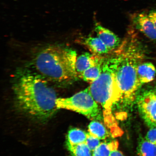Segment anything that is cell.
Instances as JSON below:
<instances>
[{"mask_svg": "<svg viewBox=\"0 0 156 156\" xmlns=\"http://www.w3.org/2000/svg\"><path fill=\"white\" fill-rule=\"evenodd\" d=\"M13 90L17 108L31 118L45 121L58 110L55 91L40 76L28 72L17 73Z\"/></svg>", "mask_w": 156, "mask_h": 156, "instance_id": "obj_1", "label": "cell"}, {"mask_svg": "<svg viewBox=\"0 0 156 156\" xmlns=\"http://www.w3.org/2000/svg\"><path fill=\"white\" fill-rule=\"evenodd\" d=\"M117 51L113 56L105 58L100 76L89 87L94 98L102 107L105 122L112 131L117 129L118 127L112 116V109L122 100L116 79L119 62Z\"/></svg>", "mask_w": 156, "mask_h": 156, "instance_id": "obj_2", "label": "cell"}, {"mask_svg": "<svg viewBox=\"0 0 156 156\" xmlns=\"http://www.w3.org/2000/svg\"><path fill=\"white\" fill-rule=\"evenodd\" d=\"M77 58L75 51L66 47L52 46L44 49L35 60L36 69L41 75L58 83H67L76 78Z\"/></svg>", "mask_w": 156, "mask_h": 156, "instance_id": "obj_3", "label": "cell"}, {"mask_svg": "<svg viewBox=\"0 0 156 156\" xmlns=\"http://www.w3.org/2000/svg\"><path fill=\"white\" fill-rule=\"evenodd\" d=\"M136 42L124 43L117 51L119 62L116 71L117 83L122 95V101L130 103L136 99L141 86L136 69L142 54Z\"/></svg>", "mask_w": 156, "mask_h": 156, "instance_id": "obj_4", "label": "cell"}, {"mask_svg": "<svg viewBox=\"0 0 156 156\" xmlns=\"http://www.w3.org/2000/svg\"><path fill=\"white\" fill-rule=\"evenodd\" d=\"M58 109L71 110L87 117L90 120L98 119L101 113L98 103L91 95L89 87L66 98H58L56 101Z\"/></svg>", "mask_w": 156, "mask_h": 156, "instance_id": "obj_5", "label": "cell"}, {"mask_svg": "<svg viewBox=\"0 0 156 156\" xmlns=\"http://www.w3.org/2000/svg\"><path fill=\"white\" fill-rule=\"evenodd\" d=\"M136 105L140 114L150 128L156 127V89L145 90L138 94Z\"/></svg>", "mask_w": 156, "mask_h": 156, "instance_id": "obj_6", "label": "cell"}, {"mask_svg": "<svg viewBox=\"0 0 156 156\" xmlns=\"http://www.w3.org/2000/svg\"><path fill=\"white\" fill-rule=\"evenodd\" d=\"M132 20L136 29L151 40H156V29L149 15L145 12L136 13Z\"/></svg>", "mask_w": 156, "mask_h": 156, "instance_id": "obj_7", "label": "cell"}, {"mask_svg": "<svg viewBox=\"0 0 156 156\" xmlns=\"http://www.w3.org/2000/svg\"><path fill=\"white\" fill-rule=\"evenodd\" d=\"M95 30L97 37L102 41L110 51L120 46V38L112 31L99 25H96Z\"/></svg>", "mask_w": 156, "mask_h": 156, "instance_id": "obj_8", "label": "cell"}, {"mask_svg": "<svg viewBox=\"0 0 156 156\" xmlns=\"http://www.w3.org/2000/svg\"><path fill=\"white\" fill-rule=\"evenodd\" d=\"M103 59L100 55L85 52L77 57L76 69L77 75L80 77L84 72L89 68L98 63Z\"/></svg>", "mask_w": 156, "mask_h": 156, "instance_id": "obj_9", "label": "cell"}, {"mask_svg": "<svg viewBox=\"0 0 156 156\" xmlns=\"http://www.w3.org/2000/svg\"><path fill=\"white\" fill-rule=\"evenodd\" d=\"M136 73L138 82L141 86L153 81L156 76L154 66L151 62L140 63L138 64Z\"/></svg>", "mask_w": 156, "mask_h": 156, "instance_id": "obj_10", "label": "cell"}, {"mask_svg": "<svg viewBox=\"0 0 156 156\" xmlns=\"http://www.w3.org/2000/svg\"><path fill=\"white\" fill-rule=\"evenodd\" d=\"M83 44L92 52L98 55L106 54L110 50L98 37H89L84 39Z\"/></svg>", "mask_w": 156, "mask_h": 156, "instance_id": "obj_11", "label": "cell"}, {"mask_svg": "<svg viewBox=\"0 0 156 156\" xmlns=\"http://www.w3.org/2000/svg\"><path fill=\"white\" fill-rule=\"evenodd\" d=\"M87 133L79 129L74 128L70 130L67 136V147L85 143L87 138Z\"/></svg>", "mask_w": 156, "mask_h": 156, "instance_id": "obj_12", "label": "cell"}, {"mask_svg": "<svg viewBox=\"0 0 156 156\" xmlns=\"http://www.w3.org/2000/svg\"><path fill=\"white\" fill-rule=\"evenodd\" d=\"M104 58L100 62L88 68L82 74L80 77L84 81L90 83L97 80L101 75Z\"/></svg>", "mask_w": 156, "mask_h": 156, "instance_id": "obj_13", "label": "cell"}, {"mask_svg": "<svg viewBox=\"0 0 156 156\" xmlns=\"http://www.w3.org/2000/svg\"><path fill=\"white\" fill-rule=\"evenodd\" d=\"M137 153L138 156H156V145L142 137L138 142Z\"/></svg>", "mask_w": 156, "mask_h": 156, "instance_id": "obj_14", "label": "cell"}, {"mask_svg": "<svg viewBox=\"0 0 156 156\" xmlns=\"http://www.w3.org/2000/svg\"><path fill=\"white\" fill-rule=\"evenodd\" d=\"M88 133L100 140H104L108 136V133L105 126L100 122L93 121L88 126Z\"/></svg>", "mask_w": 156, "mask_h": 156, "instance_id": "obj_15", "label": "cell"}, {"mask_svg": "<svg viewBox=\"0 0 156 156\" xmlns=\"http://www.w3.org/2000/svg\"><path fill=\"white\" fill-rule=\"evenodd\" d=\"M118 141L107 143L101 142L100 145L93 152L92 156H110L112 150L118 147Z\"/></svg>", "mask_w": 156, "mask_h": 156, "instance_id": "obj_16", "label": "cell"}, {"mask_svg": "<svg viewBox=\"0 0 156 156\" xmlns=\"http://www.w3.org/2000/svg\"><path fill=\"white\" fill-rule=\"evenodd\" d=\"M67 148L73 156H92V152L85 142Z\"/></svg>", "mask_w": 156, "mask_h": 156, "instance_id": "obj_17", "label": "cell"}, {"mask_svg": "<svg viewBox=\"0 0 156 156\" xmlns=\"http://www.w3.org/2000/svg\"><path fill=\"white\" fill-rule=\"evenodd\" d=\"M100 140L98 138L91 135L88 132L87 138L85 143L93 153V152L100 145L101 143Z\"/></svg>", "mask_w": 156, "mask_h": 156, "instance_id": "obj_18", "label": "cell"}, {"mask_svg": "<svg viewBox=\"0 0 156 156\" xmlns=\"http://www.w3.org/2000/svg\"><path fill=\"white\" fill-rule=\"evenodd\" d=\"M145 138L148 141L156 145V127L150 128Z\"/></svg>", "mask_w": 156, "mask_h": 156, "instance_id": "obj_19", "label": "cell"}, {"mask_svg": "<svg viewBox=\"0 0 156 156\" xmlns=\"http://www.w3.org/2000/svg\"><path fill=\"white\" fill-rule=\"evenodd\" d=\"M148 15L153 21L156 29V9L151 10L149 12Z\"/></svg>", "mask_w": 156, "mask_h": 156, "instance_id": "obj_20", "label": "cell"}, {"mask_svg": "<svg viewBox=\"0 0 156 156\" xmlns=\"http://www.w3.org/2000/svg\"><path fill=\"white\" fill-rule=\"evenodd\" d=\"M110 156H124L121 152L118 151V148L112 150Z\"/></svg>", "mask_w": 156, "mask_h": 156, "instance_id": "obj_21", "label": "cell"}, {"mask_svg": "<svg viewBox=\"0 0 156 156\" xmlns=\"http://www.w3.org/2000/svg\"></svg>", "mask_w": 156, "mask_h": 156, "instance_id": "obj_22", "label": "cell"}]
</instances>
